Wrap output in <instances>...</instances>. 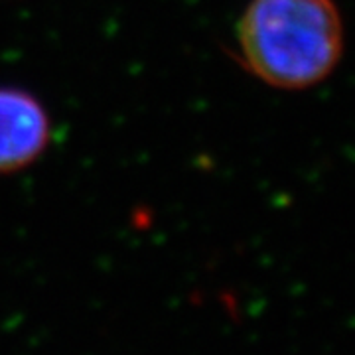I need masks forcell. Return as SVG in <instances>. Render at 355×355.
<instances>
[{
	"label": "cell",
	"instance_id": "1",
	"mask_svg": "<svg viewBox=\"0 0 355 355\" xmlns=\"http://www.w3.org/2000/svg\"><path fill=\"white\" fill-rule=\"evenodd\" d=\"M235 44L254 79L279 91H306L342 64L343 14L336 0H249Z\"/></svg>",
	"mask_w": 355,
	"mask_h": 355
},
{
	"label": "cell",
	"instance_id": "2",
	"mask_svg": "<svg viewBox=\"0 0 355 355\" xmlns=\"http://www.w3.org/2000/svg\"><path fill=\"white\" fill-rule=\"evenodd\" d=\"M51 116L38 95L0 85V176L28 170L48 153Z\"/></svg>",
	"mask_w": 355,
	"mask_h": 355
}]
</instances>
